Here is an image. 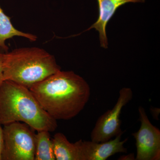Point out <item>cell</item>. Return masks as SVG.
<instances>
[{
  "label": "cell",
  "mask_w": 160,
  "mask_h": 160,
  "mask_svg": "<svg viewBox=\"0 0 160 160\" xmlns=\"http://www.w3.org/2000/svg\"><path fill=\"white\" fill-rule=\"evenodd\" d=\"M52 140L56 160H80L76 144L70 142L65 135L58 132L54 135Z\"/></svg>",
  "instance_id": "9"
},
{
  "label": "cell",
  "mask_w": 160,
  "mask_h": 160,
  "mask_svg": "<svg viewBox=\"0 0 160 160\" xmlns=\"http://www.w3.org/2000/svg\"><path fill=\"white\" fill-rule=\"evenodd\" d=\"M118 160H135L134 154L133 153H130L128 155H124L121 156Z\"/></svg>",
  "instance_id": "15"
},
{
  "label": "cell",
  "mask_w": 160,
  "mask_h": 160,
  "mask_svg": "<svg viewBox=\"0 0 160 160\" xmlns=\"http://www.w3.org/2000/svg\"><path fill=\"white\" fill-rule=\"evenodd\" d=\"M41 106L55 119L68 120L77 116L90 98L89 84L73 71H62L29 89Z\"/></svg>",
  "instance_id": "1"
},
{
  "label": "cell",
  "mask_w": 160,
  "mask_h": 160,
  "mask_svg": "<svg viewBox=\"0 0 160 160\" xmlns=\"http://www.w3.org/2000/svg\"><path fill=\"white\" fill-rule=\"evenodd\" d=\"M4 54V53L0 52V85L4 81V73H3Z\"/></svg>",
  "instance_id": "12"
},
{
  "label": "cell",
  "mask_w": 160,
  "mask_h": 160,
  "mask_svg": "<svg viewBox=\"0 0 160 160\" xmlns=\"http://www.w3.org/2000/svg\"><path fill=\"white\" fill-rule=\"evenodd\" d=\"M34 130L21 122L4 125L2 160H34Z\"/></svg>",
  "instance_id": "4"
},
{
  "label": "cell",
  "mask_w": 160,
  "mask_h": 160,
  "mask_svg": "<svg viewBox=\"0 0 160 160\" xmlns=\"http://www.w3.org/2000/svg\"><path fill=\"white\" fill-rule=\"evenodd\" d=\"M61 70L53 55L38 47H25L4 53V81L30 89Z\"/></svg>",
  "instance_id": "3"
},
{
  "label": "cell",
  "mask_w": 160,
  "mask_h": 160,
  "mask_svg": "<svg viewBox=\"0 0 160 160\" xmlns=\"http://www.w3.org/2000/svg\"><path fill=\"white\" fill-rule=\"evenodd\" d=\"M146 0H97L99 16L97 21L86 31L95 29L99 33L101 47L108 48V39L106 28L107 23L111 19L118 8L128 3H143Z\"/></svg>",
  "instance_id": "8"
},
{
  "label": "cell",
  "mask_w": 160,
  "mask_h": 160,
  "mask_svg": "<svg viewBox=\"0 0 160 160\" xmlns=\"http://www.w3.org/2000/svg\"><path fill=\"white\" fill-rule=\"evenodd\" d=\"M3 146V128L0 124V160H2V153Z\"/></svg>",
  "instance_id": "13"
},
{
  "label": "cell",
  "mask_w": 160,
  "mask_h": 160,
  "mask_svg": "<svg viewBox=\"0 0 160 160\" xmlns=\"http://www.w3.org/2000/svg\"><path fill=\"white\" fill-rule=\"evenodd\" d=\"M133 97L130 88L124 87L119 91L117 102L112 109H109L98 119L90 134L92 141L102 142L111 140L122 133V122L120 117L122 109Z\"/></svg>",
  "instance_id": "5"
},
{
  "label": "cell",
  "mask_w": 160,
  "mask_h": 160,
  "mask_svg": "<svg viewBox=\"0 0 160 160\" xmlns=\"http://www.w3.org/2000/svg\"><path fill=\"white\" fill-rule=\"evenodd\" d=\"M27 124L37 131L53 132L57 120L44 109L30 89L9 80L0 85V124Z\"/></svg>",
  "instance_id": "2"
},
{
  "label": "cell",
  "mask_w": 160,
  "mask_h": 160,
  "mask_svg": "<svg viewBox=\"0 0 160 160\" xmlns=\"http://www.w3.org/2000/svg\"><path fill=\"white\" fill-rule=\"evenodd\" d=\"M150 111H151V113L154 119L155 120H158V116L160 113L159 108H154V107H152L150 108Z\"/></svg>",
  "instance_id": "14"
},
{
  "label": "cell",
  "mask_w": 160,
  "mask_h": 160,
  "mask_svg": "<svg viewBox=\"0 0 160 160\" xmlns=\"http://www.w3.org/2000/svg\"><path fill=\"white\" fill-rule=\"evenodd\" d=\"M16 36L26 38L32 42L37 39V37L34 35L16 29L0 6V48L7 51L8 48L6 44V40Z\"/></svg>",
  "instance_id": "10"
},
{
  "label": "cell",
  "mask_w": 160,
  "mask_h": 160,
  "mask_svg": "<svg viewBox=\"0 0 160 160\" xmlns=\"http://www.w3.org/2000/svg\"><path fill=\"white\" fill-rule=\"evenodd\" d=\"M141 126L132 135L135 139L136 160H158L160 158V130L149 121L145 109L138 108Z\"/></svg>",
  "instance_id": "6"
},
{
  "label": "cell",
  "mask_w": 160,
  "mask_h": 160,
  "mask_svg": "<svg viewBox=\"0 0 160 160\" xmlns=\"http://www.w3.org/2000/svg\"><path fill=\"white\" fill-rule=\"evenodd\" d=\"M35 135L34 160H56L50 132L37 131Z\"/></svg>",
  "instance_id": "11"
},
{
  "label": "cell",
  "mask_w": 160,
  "mask_h": 160,
  "mask_svg": "<svg viewBox=\"0 0 160 160\" xmlns=\"http://www.w3.org/2000/svg\"><path fill=\"white\" fill-rule=\"evenodd\" d=\"M124 132L118 135L113 139L102 142L82 140L76 142L80 160H106L116 153H126L127 149L124 147V144L128 138L122 141V136Z\"/></svg>",
  "instance_id": "7"
}]
</instances>
